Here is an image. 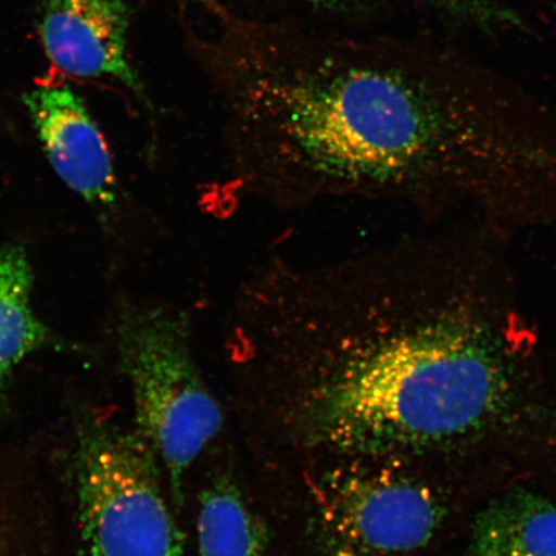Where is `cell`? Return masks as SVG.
Segmentation results:
<instances>
[{
	"label": "cell",
	"mask_w": 556,
	"mask_h": 556,
	"mask_svg": "<svg viewBox=\"0 0 556 556\" xmlns=\"http://www.w3.org/2000/svg\"><path fill=\"white\" fill-rule=\"evenodd\" d=\"M190 52L240 186L278 207L380 201L429 224L495 190L513 149L495 76L448 51L361 40L197 0Z\"/></svg>",
	"instance_id": "obj_1"
},
{
	"label": "cell",
	"mask_w": 556,
	"mask_h": 556,
	"mask_svg": "<svg viewBox=\"0 0 556 556\" xmlns=\"http://www.w3.org/2000/svg\"><path fill=\"white\" fill-rule=\"evenodd\" d=\"M115 340L134 392L137 432L164 464L180 506L186 472L224 426L193 357L190 317L168 305L123 303Z\"/></svg>",
	"instance_id": "obj_2"
},
{
	"label": "cell",
	"mask_w": 556,
	"mask_h": 556,
	"mask_svg": "<svg viewBox=\"0 0 556 556\" xmlns=\"http://www.w3.org/2000/svg\"><path fill=\"white\" fill-rule=\"evenodd\" d=\"M157 456L137 432L81 422L76 497L88 556H184L185 539L160 482Z\"/></svg>",
	"instance_id": "obj_3"
},
{
	"label": "cell",
	"mask_w": 556,
	"mask_h": 556,
	"mask_svg": "<svg viewBox=\"0 0 556 556\" xmlns=\"http://www.w3.org/2000/svg\"><path fill=\"white\" fill-rule=\"evenodd\" d=\"M443 516L429 486L393 475L345 479L333 493L326 521L337 544L361 556H400L433 539Z\"/></svg>",
	"instance_id": "obj_4"
},
{
	"label": "cell",
	"mask_w": 556,
	"mask_h": 556,
	"mask_svg": "<svg viewBox=\"0 0 556 556\" xmlns=\"http://www.w3.org/2000/svg\"><path fill=\"white\" fill-rule=\"evenodd\" d=\"M134 0H45L40 34L48 59L79 78L111 76L150 106L128 60Z\"/></svg>",
	"instance_id": "obj_5"
},
{
	"label": "cell",
	"mask_w": 556,
	"mask_h": 556,
	"mask_svg": "<svg viewBox=\"0 0 556 556\" xmlns=\"http://www.w3.org/2000/svg\"><path fill=\"white\" fill-rule=\"evenodd\" d=\"M55 174L97 207L116 201V176L106 141L85 102L70 87H40L24 96Z\"/></svg>",
	"instance_id": "obj_6"
},
{
	"label": "cell",
	"mask_w": 556,
	"mask_h": 556,
	"mask_svg": "<svg viewBox=\"0 0 556 556\" xmlns=\"http://www.w3.org/2000/svg\"><path fill=\"white\" fill-rule=\"evenodd\" d=\"M464 556H556V505L520 489L492 500L478 514Z\"/></svg>",
	"instance_id": "obj_7"
},
{
	"label": "cell",
	"mask_w": 556,
	"mask_h": 556,
	"mask_svg": "<svg viewBox=\"0 0 556 556\" xmlns=\"http://www.w3.org/2000/svg\"><path fill=\"white\" fill-rule=\"evenodd\" d=\"M33 283V268L24 248H0V419L9 408L17 367L33 353L58 342L35 315Z\"/></svg>",
	"instance_id": "obj_8"
},
{
	"label": "cell",
	"mask_w": 556,
	"mask_h": 556,
	"mask_svg": "<svg viewBox=\"0 0 556 556\" xmlns=\"http://www.w3.org/2000/svg\"><path fill=\"white\" fill-rule=\"evenodd\" d=\"M200 556H264L266 532L241 493L228 483L208 486L201 496Z\"/></svg>",
	"instance_id": "obj_9"
},
{
	"label": "cell",
	"mask_w": 556,
	"mask_h": 556,
	"mask_svg": "<svg viewBox=\"0 0 556 556\" xmlns=\"http://www.w3.org/2000/svg\"><path fill=\"white\" fill-rule=\"evenodd\" d=\"M379 2V0H378ZM430 7L443 17L483 31L525 30L523 18L500 0H397Z\"/></svg>",
	"instance_id": "obj_10"
},
{
	"label": "cell",
	"mask_w": 556,
	"mask_h": 556,
	"mask_svg": "<svg viewBox=\"0 0 556 556\" xmlns=\"http://www.w3.org/2000/svg\"><path fill=\"white\" fill-rule=\"evenodd\" d=\"M308 2L328 10L351 9L353 5L366 2V0H308Z\"/></svg>",
	"instance_id": "obj_11"
},
{
	"label": "cell",
	"mask_w": 556,
	"mask_h": 556,
	"mask_svg": "<svg viewBox=\"0 0 556 556\" xmlns=\"http://www.w3.org/2000/svg\"><path fill=\"white\" fill-rule=\"evenodd\" d=\"M214 2H224V0H214Z\"/></svg>",
	"instance_id": "obj_12"
}]
</instances>
